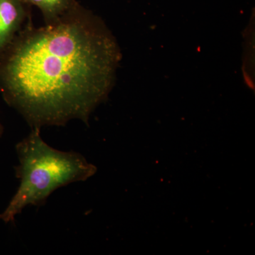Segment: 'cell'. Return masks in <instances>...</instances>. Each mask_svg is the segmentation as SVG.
Instances as JSON below:
<instances>
[{
    "mask_svg": "<svg viewBox=\"0 0 255 255\" xmlns=\"http://www.w3.org/2000/svg\"><path fill=\"white\" fill-rule=\"evenodd\" d=\"M120 47L79 1L55 23L31 18L0 57V95L31 128L89 124L114 86Z\"/></svg>",
    "mask_w": 255,
    "mask_h": 255,
    "instance_id": "6da1fadb",
    "label": "cell"
},
{
    "mask_svg": "<svg viewBox=\"0 0 255 255\" xmlns=\"http://www.w3.org/2000/svg\"><path fill=\"white\" fill-rule=\"evenodd\" d=\"M18 164L15 176L19 185L0 221L14 222L28 206L41 207L54 191L73 183L85 182L95 175L97 167L80 152L55 149L44 141L41 129L31 132L15 147Z\"/></svg>",
    "mask_w": 255,
    "mask_h": 255,
    "instance_id": "7a4b0ae2",
    "label": "cell"
},
{
    "mask_svg": "<svg viewBox=\"0 0 255 255\" xmlns=\"http://www.w3.org/2000/svg\"><path fill=\"white\" fill-rule=\"evenodd\" d=\"M31 9L23 0H0V57L31 19Z\"/></svg>",
    "mask_w": 255,
    "mask_h": 255,
    "instance_id": "3957f363",
    "label": "cell"
},
{
    "mask_svg": "<svg viewBox=\"0 0 255 255\" xmlns=\"http://www.w3.org/2000/svg\"><path fill=\"white\" fill-rule=\"evenodd\" d=\"M30 6H35L41 11L45 25L52 24L67 12L77 0H23Z\"/></svg>",
    "mask_w": 255,
    "mask_h": 255,
    "instance_id": "277c9868",
    "label": "cell"
},
{
    "mask_svg": "<svg viewBox=\"0 0 255 255\" xmlns=\"http://www.w3.org/2000/svg\"><path fill=\"white\" fill-rule=\"evenodd\" d=\"M4 128L3 127L2 124L0 122V138L2 137L3 134H4Z\"/></svg>",
    "mask_w": 255,
    "mask_h": 255,
    "instance_id": "5b68a950",
    "label": "cell"
}]
</instances>
